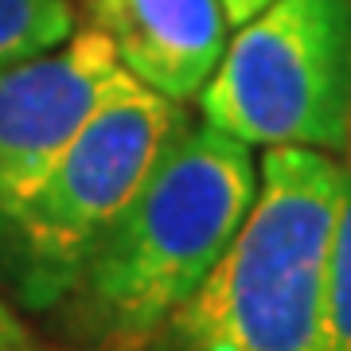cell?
<instances>
[{"instance_id": "obj_7", "label": "cell", "mask_w": 351, "mask_h": 351, "mask_svg": "<svg viewBox=\"0 0 351 351\" xmlns=\"http://www.w3.org/2000/svg\"><path fill=\"white\" fill-rule=\"evenodd\" d=\"M75 27L71 0H0V75L59 47Z\"/></svg>"}, {"instance_id": "obj_4", "label": "cell", "mask_w": 351, "mask_h": 351, "mask_svg": "<svg viewBox=\"0 0 351 351\" xmlns=\"http://www.w3.org/2000/svg\"><path fill=\"white\" fill-rule=\"evenodd\" d=\"M199 117L250 149H351V0H269L230 32Z\"/></svg>"}, {"instance_id": "obj_1", "label": "cell", "mask_w": 351, "mask_h": 351, "mask_svg": "<svg viewBox=\"0 0 351 351\" xmlns=\"http://www.w3.org/2000/svg\"><path fill=\"white\" fill-rule=\"evenodd\" d=\"M258 195L254 149L184 121L47 320L63 351H145L199 289Z\"/></svg>"}, {"instance_id": "obj_9", "label": "cell", "mask_w": 351, "mask_h": 351, "mask_svg": "<svg viewBox=\"0 0 351 351\" xmlns=\"http://www.w3.org/2000/svg\"><path fill=\"white\" fill-rule=\"evenodd\" d=\"M0 351H39L27 324L12 313V304L0 297Z\"/></svg>"}, {"instance_id": "obj_2", "label": "cell", "mask_w": 351, "mask_h": 351, "mask_svg": "<svg viewBox=\"0 0 351 351\" xmlns=\"http://www.w3.org/2000/svg\"><path fill=\"white\" fill-rule=\"evenodd\" d=\"M343 156L274 145L258 195L211 274L145 351H320L328 242Z\"/></svg>"}, {"instance_id": "obj_3", "label": "cell", "mask_w": 351, "mask_h": 351, "mask_svg": "<svg viewBox=\"0 0 351 351\" xmlns=\"http://www.w3.org/2000/svg\"><path fill=\"white\" fill-rule=\"evenodd\" d=\"M184 121V101L129 78L82 125L39 188L0 226V274L24 308L47 313L63 297Z\"/></svg>"}, {"instance_id": "obj_6", "label": "cell", "mask_w": 351, "mask_h": 351, "mask_svg": "<svg viewBox=\"0 0 351 351\" xmlns=\"http://www.w3.org/2000/svg\"><path fill=\"white\" fill-rule=\"evenodd\" d=\"M86 20L141 86L184 106L199 98L234 32L223 0H86Z\"/></svg>"}, {"instance_id": "obj_5", "label": "cell", "mask_w": 351, "mask_h": 351, "mask_svg": "<svg viewBox=\"0 0 351 351\" xmlns=\"http://www.w3.org/2000/svg\"><path fill=\"white\" fill-rule=\"evenodd\" d=\"M129 78L94 27H75L59 47L0 75V226Z\"/></svg>"}, {"instance_id": "obj_10", "label": "cell", "mask_w": 351, "mask_h": 351, "mask_svg": "<svg viewBox=\"0 0 351 351\" xmlns=\"http://www.w3.org/2000/svg\"><path fill=\"white\" fill-rule=\"evenodd\" d=\"M269 0H223V12H226V20H230V27H239V24H246L254 12H262Z\"/></svg>"}, {"instance_id": "obj_11", "label": "cell", "mask_w": 351, "mask_h": 351, "mask_svg": "<svg viewBox=\"0 0 351 351\" xmlns=\"http://www.w3.org/2000/svg\"><path fill=\"white\" fill-rule=\"evenodd\" d=\"M348 156H351V149H348Z\"/></svg>"}, {"instance_id": "obj_8", "label": "cell", "mask_w": 351, "mask_h": 351, "mask_svg": "<svg viewBox=\"0 0 351 351\" xmlns=\"http://www.w3.org/2000/svg\"><path fill=\"white\" fill-rule=\"evenodd\" d=\"M320 351H351V156H343L339 211L328 242L324 301H320Z\"/></svg>"}]
</instances>
